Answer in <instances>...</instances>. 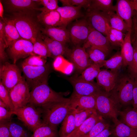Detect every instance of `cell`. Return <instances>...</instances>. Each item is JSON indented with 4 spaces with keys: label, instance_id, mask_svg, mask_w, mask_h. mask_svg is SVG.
I'll list each match as a JSON object with an SVG mask.
<instances>
[{
    "label": "cell",
    "instance_id": "obj_1",
    "mask_svg": "<svg viewBox=\"0 0 137 137\" xmlns=\"http://www.w3.org/2000/svg\"><path fill=\"white\" fill-rule=\"evenodd\" d=\"M33 12L12 13L10 18L14 23L21 37L33 44L41 33V28L38 20H36L34 16Z\"/></svg>",
    "mask_w": 137,
    "mask_h": 137
},
{
    "label": "cell",
    "instance_id": "obj_2",
    "mask_svg": "<svg viewBox=\"0 0 137 137\" xmlns=\"http://www.w3.org/2000/svg\"><path fill=\"white\" fill-rule=\"evenodd\" d=\"M41 108L43 123L56 128L73 109L70 98L68 100L50 103Z\"/></svg>",
    "mask_w": 137,
    "mask_h": 137
},
{
    "label": "cell",
    "instance_id": "obj_3",
    "mask_svg": "<svg viewBox=\"0 0 137 137\" xmlns=\"http://www.w3.org/2000/svg\"><path fill=\"white\" fill-rule=\"evenodd\" d=\"M96 109L100 115L112 120L117 118L120 104L113 91L107 92L102 90L96 95Z\"/></svg>",
    "mask_w": 137,
    "mask_h": 137
},
{
    "label": "cell",
    "instance_id": "obj_4",
    "mask_svg": "<svg viewBox=\"0 0 137 137\" xmlns=\"http://www.w3.org/2000/svg\"><path fill=\"white\" fill-rule=\"evenodd\" d=\"M69 99L70 98L65 97L62 93L52 90L46 81L32 89L30 91L29 103L36 107H41L50 103L66 101Z\"/></svg>",
    "mask_w": 137,
    "mask_h": 137
},
{
    "label": "cell",
    "instance_id": "obj_5",
    "mask_svg": "<svg viewBox=\"0 0 137 137\" xmlns=\"http://www.w3.org/2000/svg\"><path fill=\"white\" fill-rule=\"evenodd\" d=\"M13 112L27 128L33 132L43 124L42 108L30 103L15 109Z\"/></svg>",
    "mask_w": 137,
    "mask_h": 137
},
{
    "label": "cell",
    "instance_id": "obj_6",
    "mask_svg": "<svg viewBox=\"0 0 137 137\" xmlns=\"http://www.w3.org/2000/svg\"><path fill=\"white\" fill-rule=\"evenodd\" d=\"M134 79L129 73L119 75L112 90L116 94L120 104L124 105L132 104Z\"/></svg>",
    "mask_w": 137,
    "mask_h": 137
},
{
    "label": "cell",
    "instance_id": "obj_7",
    "mask_svg": "<svg viewBox=\"0 0 137 137\" xmlns=\"http://www.w3.org/2000/svg\"><path fill=\"white\" fill-rule=\"evenodd\" d=\"M21 67L24 77L30 88L32 89L47 81L50 69L48 64L39 66L21 64Z\"/></svg>",
    "mask_w": 137,
    "mask_h": 137
},
{
    "label": "cell",
    "instance_id": "obj_8",
    "mask_svg": "<svg viewBox=\"0 0 137 137\" xmlns=\"http://www.w3.org/2000/svg\"><path fill=\"white\" fill-rule=\"evenodd\" d=\"M23 77L20 70L16 64L5 62L1 65L0 81L9 92Z\"/></svg>",
    "mask_w": 137,
    "mask_h": 137
},
{
    "label": "cell",
    "instance_id": "obj_9",
    "mask_svg": "<svg viewBox=\"0 0 137 137\" xmlns=\"http://www.w3.org/2000/svg\"><path fill=\"white\" fill-rule=\"evenodd\" d=\"M30 88L23 76L21 80L9 91L14 110L25 106L29 103L30 97Z\"/></svg>",
    "mask_w": 137,
    "mask_h": 137
},
{
    "label": "cell",
    "instance_id": "obj_10",
    "mask_svg": "<svg viewBox=\"0 0 137 137\" xmlns=\"http://www.w3.org/2000/svg\"><path fill=\"white\" fill-rule=\"evenodd\" d=\"M8 48V54L14 64L19 59L36 55L33 52V44L22 38L14 41Z\"/></svg>",
    "mask_w": 137,
    "mask_h": 137
},
{
    "label": "cell",
    "instance_id": "obj_11",
    "mask_svg": "<svg viewBox=\"0 0 137 137\" xmlns=\"http://www.w3.org/2000/svg\"><path fill=\"white\" fill-rule=\"evenodd\" d=\"M92 28L86 18L75 22L68 30L72 43L75 45L84 43Z\"/></svg>",
    "mask_w": 137,
    "mask_h": 137
},
{
    "label": "cell",
    "instance_id": "obj_12",
    "mask_svg": "<svg viewBox=\"0 0 137 137\" xmlns=\"http://www.w3.org/2000/svg\"><path fill=\"white\" fill-rule=\"evenodd\" d=\"M70 80L73 88V95H95L103 90L97 83L93 81H86L78 77L71 78Z\"/></svg>",
    "mask_w": 137,
    "mask_h": 137
},
{
    "label": "cell",
    "instance_id": "obj_13",
    "mask_svg": "<svg viewBox=\"0 0 137 137\" xmlns=\"http://www.w3.org/2000/svg\"><path fill=\"white\" fill-rule=\"evenodd\" d=\"M85 49L93 47L99 49L107 55L111 50V45L107 37L92 28L88 38L83 43Z\"/></svg>",
    "mask_w": 137,
    "mask_h": 137
},
{
    "label": "cell",
    "instance_id": "obj_14",
    "mask_svg": "<svg viewBox=\"0 0 137 137\" xmlns=\"http://www.w3.org/2000/svg\"><path fill=\"white\" fill-rule=\"evenodd\" d=\"M86 18L92 27L107 36L109 26L108 20L102 12L93 10H87Z\"/></svg>",
    "mask_w": 137,
    "mask_h": 137
},
{
    "label": "cell",
    "instance_id": "obj_15",
    "mask_svg": "<svg viewBox=\"0 0 137 137\" xmlns=\"http://www.w3.org/2000/svg\"><path fill=\"white\" fill-rule=\"evenodd\" d=\"M68 54L76 68L79 72L82 73L93 63L92 62L83 46H76L70 50Z\"/></svg>",
    "mask_w": 137,
    "mask_h": 137
},
{
    "label": "cell",
    "instance_id": "obj_16",
    "mask_svg": "<svg viewBox=\"0 0 137 137\" xmlns=\"http://www.w3.org/2000/svg\"><path fill=\"white\" fill-rule=\"evenodd\" d=\"M7 12L12 13L20 12H34L39 4L35 0H6L3 1Z\"/></svg>",
    "mask_w": 137,
    "mask_h": 137
},
{
    "label": "cell",
    "instance_id": "obj_17",
    "mask_svg": "<svg viewBox=\"0 0 137 137\" xmlns=\"http://www.w3.org/2000/svg\"><path fill=\"white\" fill-rule=\"evenodd\" d=\"M119 75L118 71L100 70L96 78L97 83L104 91L110 92L114 88Z\"/></svg>",
    "mask_w": 137,
    "mask_h": 137
},
{
    "label": "cell",
    "instance_id": "obj_18",
    "mask_svg": "<svg viewBox=\"0 0 137 137\" xmlns=\"http://www.w3.org/2000/svg\"><path fill=\"white\" fill-rule=\"evenodd\" d=\"M114 11L124 20L129 28L132 29L134 10L131 0H117L114 6Z\"/></svg>",
    "mask_w": 137,
    "mask_h": 137
},
{
    "label": "cell",
    "instance_id": "obj_19",
    "mask_svg": "<svg viewBox=\"0 0 137 137\" xmlns=\"http://www.w3.org/2000/svg\"><path fill=\"white\" fill-rule=\"evenodd\" d=\"M80 6H63L59 7L57 11L60 16L59 27L66 28L72 21L82 16Z\"/></svg>",
    "mask_w": 137,
    "mask_h": 137
},
{
    "label": "cell",
    "instance_id": "obj_20",
    "mask_svg": "<svg viewBox=\"0 0 137 137\" xmlns=\"http://www.w3.org/2000/svg\"><path fill=\"white\" fill-rule=\"evenodd\" d=\"M43 35L64 44L70 41L69 31L66 28L60 27H45L41 29Z\"/></svg>",
    "mask_w": 137,
    "mask_h": 137
},
{
    "label": "cell",
    "instance_id": "obj_21",
    "mask_svg": "<svg viewBox=\"0 0 137 137\" xmlns=\"http://www.w3.org/2000/svg\"><path fill=\"white\" fill-rule=\"evenodd\" d=\"M70 98L72 108L74 109H96V95L80 96L72 95Z\"/></svg>",
    "mask_w": 137,
    "mask_h": 137
},
{
    "label": "cell",
    "instance_id": "obj_22",
    "mask_svg": "<svg viewBox=\"0 0 137 137\" xmlns=\"http://www.w3.org/2000/svg\"><path fill=\"white\" fill-rule=\"evenodd\" d=\"M41 36L48 48L51 57L55 59L59 56L68 54L70 50L65 47V44L51 39L42 33Z\"/></svg>",
    "mask_w": 137,
    "mask_h": 137
},
{
    "label": "cell",
    "instance_id": "obj_23",
    "mask_svg": "<svg viewBox=\"0 0 137 137\" xmlns=\"http://www.w3.org/2000/svg\"><path fill=\"white\" fill-rule=\"evenodd\" d=\"M102 117L96 111L68 137H82L88 133Z\"/></svg>",
    "mask_w": 137,
    "mask_h": 137
},
{
    "label": "cell",
    "instance_id": "obj_24",
    "mask_svg": "<svg viewBox=\"0 0 137 137\" xmlns=\"http://www.w3.org/2000/svg\"><path fill=\"white\" fill-rule=\"evenodd\" d=\"M113 120L114 124L111 129V135L114 137H137V130L122 122L117 118Z\"/></svg>",
    "mask_w": 137,
    "mask_h": 137
},
{
    "label": "cell",
    "instance_id": "obj_25",
    "mask_svg": "<svg viewBox=\"0 0 137 137\" xmlns=\"http://www.w3.org/2000/svg\"><path fill=\"white\" fill-rule=\"evenodd\" d=\"M132 29H130L125 35L124 42L121 46V53L123 57V66H128L132 60L133 49L131 38Z\"/></svg>",
    "mask_w": 137,
    "mask_h": 137
},
{
    "label": "cell",
    "instance_id": "obj_26",
    "mask_svg": "<svg viewBox=\"0 0 137 137\" xmlns=\"http://www.w3.org/2000/svg\"><path fill=\"white\" fill-rule=\"evenodd\" d=\"M38 22L45 27H59L60 16L57 10L41 12L37 16Z\"/></svg>",
    "mask_w": 137,
    "mask_h": 137
},
{
    "label": "cell",
    "instance_id": "obj_27",
    "mask_svg": "<svg viewBox=\"0 0 137 137\" xmlns=\"http://www.w3.org/2000/svg\"><path fill=\"white\" fill-rule=\"evenodd\" d=\"M74 111V109H72L61 123L58 131L59 137H68L75 130Z\"/></svg>",
    "mask_w": 137,
    "mask_h": 137
},
{
    "label": "cell",
    "instance_id": "obj_28",
    "mask_svg": "<svg viewBox=\"0 0 137 137\" xmlns=\"http://www.w3.org/2000/svg\"><path fill=\"white\" fill-rule=\"evenodd\" d=\"M103 13L106 17L109 26L112 28L124 33H126L130 29H131L129 28L124 20L114 11Z\"/></svg>",
    "mask_w": 137,
    "mask_h": 137
},
{
    "label": "cell",
    "instance_id": "obj_29",
    "mask_svg": "<svg viewBox=\"0 0 137 137\" xmlns=\"http://www.w3.org/2000/svg\"><path fill=\"white\" fill-rule=\"evenodd\" d=\"M5 24V30L7 48L16 41L22 38L13 21L10 19H3Z\"/></svg>",
    "mask_w": 137,
    "mask_h": 137
},
{
    "label": "cell",
    "instance_id": "obj_30",
    "mask_svg": "<svg viewBox=\"0 0 137 137\" xmlns=\"http://www.w3.org/2000/svg\"><path fill=\"white\" fill-rule=\"evenodd\" d=\"M119 115L120 121L131 128L137 130V111L133 108L127 107L120 111Z\"/></svg>",
    "mask_w": 137,
    "mask_h": 137
},
{
    "label": "cell",
    "instance_id": "obj_31",
    "mask_svg": "<svg viewBox=\"0 0 137 137\" xmlns=\"http://www.w3.org/2000/svg\"><path fill=\"white\" fill-rule=\"evenodd\" d=\"M30 137H59L57 128L43 124L33 132Z\"/></svg>",
    "mask_w": 137,
    "mask_h": 137
},
{
    "label": "cell",
    "instance_id": "obj_32",
    "mask_svg": "<svg viewBox=\"0 0 137 137\" xmlns=\"http://www.w3.org/2000/svg\"><path fill=\"white\" fill-rule=\"evenodd\" d=\"M123 64V60L121 52H118L109 59L105 60L102 67L104 66L107 69L112 71H118Z\"/></svg>",
    "mask_w": 137,
    "mask_h": 137
},
{
    "label": "cell",
    "instance_id": "obj_33",
    "mask_svg": "<svg viewBox=\"0 0 137 137\" xmlns=\"http://www.w3.org/2000/svg\"><path fill=\"white\" fill-rule=\"evenodd\" d=\"M113 2L112 0H93L88 10H95L103 13L114 11Z\"/></svg>",
    "mask_w": 137,
    "mask_h": 137
},
{
    "label": "cell",
    "instance_id": "obj_34",
    "mask_svg": "<svg viewBox=\"0 0 137 137\" xmlns=\"http://www.w3.org/2000/svg\"><path fill=\"white\" fill-rule=\"evenodd\" d=\"M87 51L91 60L101 67L107 54L102 50L94 47L87 48Z\"/></svg>",
    "mask_w": 137,
    "mask_h": 137
},
{
    "label": "cell",
    "instance_id": "obj_35",
    "mask_svg": "<svg viewBox=\"0 0 137 137\" xmlns=\"http://www.w3.org/2000/svg\"><path fill=\"white\" fill-rule=\"evenodd\" d=\"M100 68L97 64L93 63L81 73V75L78 77L86 81H93L98 76Z\"/></svg>",
    "mask_w": 137,
    "mask_h": 137
},
{
    "label": "cell",
    "instance_id": "obj_36",
    "mask_svg": "<svg viewBox=\"0 0 137 137\" xmlns=\"http://www.w3.org/2000/svg\"><path fill=\"white\" fill-rule=\"evenodd\" d=\"M41 32L37 37L36 41L33 44V52L36 55L46 58L51 57V55L48 48L42 38Z\"/></svg>",
    "mask_w": 137,
    "mask_h": 137
},
{
    "label": "cell",
    "instance_id": "obj_37",
    "mask_svg": "<svg viewBox=\"0 0 137 137\" xmlns=\"http://www.w3.org/2000/svg\"><path fill=\"white\" fill-rule=\"evenodd\" d=\"M9 128L11 137H30L32 135L23 126L11 121L9 123Z\"/></svg>",
    "mask_w": 137,
    "mask_h": 137
},
{
    "label": "cell",
    "instance_id": "obj_38",
    "mask_svg": "<svg viewBox=\"0 0 137 137\" xmlns=\"http://www.w3.org/2000/svg\"><path fill=\"white\" fill-rule=\"evenodd\" d=\"M74 111L75 130L88 119L94 113L96 109L76 110Z\"/></svg>",
    "mask_w": 137,
    "mask_h": 137
},
{
    "label": "cell",
    "instance_id": "obj_39",
    "mask_svg": "<svg viewBox=\"0 0 137 137\" xmlns=\"http://www.w3.org/2000/svg\"><path fill=\"white\" fill-rule=\"evenodd\" d=\"M109 126L102 117L88 133L82 137H95Z\"/></svg>",
    "mask_w": 137,
    "mask_h": 137
},
{
    "label": "cell",
    "instance_id": "obj_40",
    "mask_svg": "<svg viewBox=\"0 0 137 137\" xmlns=\"http://www.w3.org/2000/svg\"><path fill=\"white\" fill-rule=\"evenodd\" d=\"M46 58L37 55L30 56L23 62L22 65L35 66H39L45 65L46 64Z\"/></svg>",
    "mask_w": 137,
    "mask_h": 137
},
{
    "label": "cell",
    "instance_id": "obj_41",
    "mask_svg": "<svg viewBox=\"0 0 137 137\" xmlns=\"http://www.w3.org/2000/svg\"><path fill=\"white\" fill-rule=\"evenodd\" d=\"M39 5L43 6L42 8H38L36 10L41 11V12H46L56 10L59 7L58 5V1L57 0H35Z\"/></svg>",
    "mask_w": 137,
    "mask_h": 137
},
{
    "label": "cell",
    "instance_id": "obj_42",
    "mask_svg": "<svg viewBox=\"0 0 137 137\" xmlns=\"http://www.w3.org/2000/svg\"><path fill=\"white\" fill-rule=\"evenodd\" d=\"M63 6H80L88 9L92 1L91 0H60Z\"/></svg>",
    "mask_w": 137,
    "mask_h": 137
},
{
    "label": "cell",
    "instance_id": "obj_43",
    "mask_svg": "<svg viewBox=\"0 0 137 137\" xmlns=\"http://www.w3.org/2000/svg\"><path fill=\"white\" fill-rule=\"evenodd\" d=\"M0 99L9 107L10 110L14 111V108L11 98L9 92L0 81Z\"/></svg>",
    "mask_w": 137,
    "mask_h": 137
},
{
    "label": "cell",
    "instance_id": "obj_44",
    "mask_svg": "<svg viewBox=\"0 0 137 137\" xmlns=\"http://www.w3.org/2000/svg\"><path fill=\"white\" fill-rule=\"evenodd\" d=\"M133 55L132 60L128 66V73L133 78L137 77V46L133 44Z\"/></svg>",
    "mask_w": 137,
    "mask_h": 137
},
{
    "label": "cell",
    "instance_id": "obj_45",
    "mask_svg": "<svg viewBox=\"0 0 137 137\" xmlns=\"http://www.w3.org/2000/svg\"><path fill=\"white\" fill-rule=\"evenodd\" d=\"M13 114V111L0 106V122L11 121Z\"/></svg>",
    "mask_w": 137,
    "mask_h": 137
},
{
    "label": "cell",
    "instance_id": "obj_46",
    "mask_svg": "<svg viewBox=\"0 0 137 137\" xmlns=\"http://www.w3.org/2000/svg\"><path fill=\"white\" fill-rule=\"evenodd\" d=\"M107 31H109L114 35L121 47L124 41L125 36L124 33L119 30L113 29L110 26L108 28Z\"/></svg>",
    "mask_w": 137,
    "mask_h": 137
},
{
    "label": "cell",
    "instance_id": "obj_47",
    "mask_svg": "<svg viewBox=\"0 0 137 137\" xmlns=\"http://www.w3.org/2000/svg\"><path fill=\"white\" fill-rule=\"evenodd\" d=\"M10 121L0 122V137H11L9 128Z\"/></svg>",
    "mask_w": 137,
    "mask_h": 137
},
{
    "label": "cell",
    "instance_id": "obj_48",
    "mask_svg": "<svg viewBox=\"0 0 137 137\" xmlns=\"http://www.w3.org/2000/svg\"><path fill=\"white\" fill-rule=\"evenodd\" d=\"M6 48V44L4 41L0 39V62H5L7 58V54L5 52V49Z\"/></svg>",
    "mask_w": 137,
    "mask_h": 137
},
{
    "label": "cell",
    "instance_id": "obj_49",
    "mask_svg": "<svg viewBox=\"0 0 137 137\" xmlns=\"http://www.w3.org/2000/svg\"><path fill=\"white\" fill-rule=\"evenodd\" d=\"M132 105L133 108L137 111V77L134 79Z\"/></svg>",
    "mask_w": 137,
    "mask_h": 137
},
{
    "label": "cell",
    "instance_id": "obj_50",
    "mask_svg": "<svg viewBox=\"0 0 137 137\" xmlns=\"http://www.w3.org/2000/svg\"><path fill=\"white\" fill-rule=\"evenodd\" d=\"M133 4L134 11H136V13L134 17V19H133V27L134 39L133 41L137 36V0H131Z\"/></svg>",
    "mask_w": 137,
    "mask_h": 137
},
{
    "label": "cell",
    "instance_id": "obj_51",
    "mask_svg": "<svg viewBox=\"0 0 137 137\" xmlns=\"http://www.w3.org/2000/svg\"><path fill=\"white\" fill-rule=\"evenodd\" d=\"M0 39L4 41L6 45V48H7L5 30L4 23L3 19L1 18L0 20Z\"/></svg>",
    "mask_w": 137,
    "mask_h": 137
},
{
    "label": "cell",
    "instance_id": "obj_52",
    "mask_svg": "<svg viewBox=\"0 0 137 137\" xmlns=\"http://www.w3.org/2000/svg\"><path fill=\"white\" fill-rule=\"evenodd\" d=\"M111 135V130L109 126L95 137H109Z\"/></svg>",
    "mask_w": 137,
    "mask_h": 137
},
{
    "label": "cell",
    "instance_id": "obj_53",
    "mask_svg": "<svg viewBox=\"0 0 137 137\" xmlns=\"http://www.w3.org/2000/svg\"><path fill=\"white\" fill-rule=\"evenodd\" d=\"M4 8L2 2V1H0V16L1 18L4 19L3 18Z\"/></svg>",
    "mask_w": 137,
    "mask_h": 137
},
{
    "label": "cell",
    "instance_id": "obj_54",
    "mask_svg": "<svg viewBox=\"0 0 137 137\" xmlns=\"http://www.w3.org/2000/svg\"><path fill=\"white\" fill-rule=\"evenodd\" d=\"M0 106L5 108L9 110H10L9 108L7 106V105L0 99Z\"/></svg>",
    "mask_w": 137,
    "mask_h": 137
},
{
    "label": "cell",
    "instance_id": "obj_55",
    "mask_svg": "<svg viewBox=\"0 0 137 137\" xmlns=\"http://www.w3.org/2000/svg\"><path fill=\"white\" fill-rule=\"evenodd\" d=\"M136 38L137 39V36L136 37L135 39H136Z\"/></svg>",
    "mask_w": 137,
    "mask_h": 137
},
{
    "label": "cell",
    "instance_id": "obj_56",
    "mask_svg": "<svg viewBox=\"0 0 137 137\" xmlns=\"http://www.w3.org/2000/svg\"></svg>",
    "mask_w": 137,
    "mask_h": 137
}]
</instances>
